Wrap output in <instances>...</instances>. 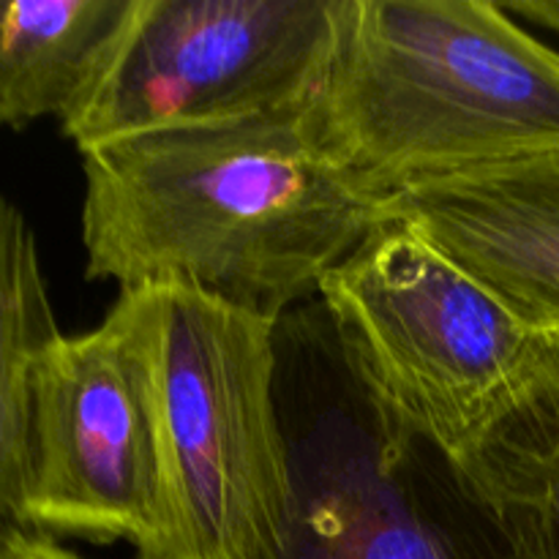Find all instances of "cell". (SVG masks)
I'll list each match as a JSON object with an SVG mask.
<instances>
[{"instance_id":"cell-1","label":"cell","mask_w":559,"mask_h":559,"mask_svg":"<svg viewBox=\"0 0 559 559\" xmlns=\"http://www.w3.org/2000/svg\"><path fill=\"white\" fill-rule=\"evenodd\" d=\"M82 175L87 278L186 284L271 322L388 222L311 107L118 136L82 151Z\"/></svg>"},{"instance_id":"cell-2","label":"cell","mask_w":559,"mask_h":559,"mask_svg":"<svg viewBox=\"0 0 559 559\" xmlns=\"http://www.w3.org/2000/svg\"><path fill=\"white\" fill-rule=\"evenodd\" d=\"M311 120L325 151L388 200L559 147V52L500 0H338Z\"/></svg>"},{"instance_id":"cell-3","label":"cell","mask_w":559,"mask_h":559,"mask_svg":"<svg viewBox=\"0 0 559 559\" xmlns=\"http://www.w3.org/2000/svg\"><path fill=\"white\" fill-rule=\"evenodd\" d=\"M158 404L162 530L136 559H287L298 513L276 322L186 284L136 289Z\"/></svg>"},{"instance_id":"cell-4","label":"cell","mask_w":559,"mask_h":559,"mask_svg":"<svg viewBox=\"0 0 559 559\" xmlns=\"http://www.w3.org/2000/svg\"><path fill=\"white\" fill-rule=\"evenodd\" d=\"M320 295L380 424L445 462L500 413L535 338L478 278L393 218L322 278Z\"/></svg>"},{"instance_id":"cell-5","label":"cell","mask_w":559,"mask_h":559,"mask_svg":"<svg viewBox=\"0 0 559 559\" xmlns=\"http://www.w3.org/2000/svg\"><path fill=\"white\" fill-rule=\"evenodd\" d=\"M336 33L338 0H136L60 131L82 153L140 131L311 107Z\"/></svg>"},{"instance_id":"cell-6","label":"cell","mask_w":559,"mask_h":559,"mask_svg":"<svg viewBox=\"0 0 559 559\" xmlns=\"http://www.w3.org/2000/svg\"><path fill=\"white\" fill-rule=\"evenodd\" d=\"M25 527L52 540H131L136 555L162 530L156 380L136 289L38 360Z\"/></svg>"},{"instance_id":"cell-7","label":"cell","mask_w":559,"mask_h":559,"mask_svg":"<svg viewBox=\"0 0 559 559\" xmlns=\"http://www.w3.org/2000/svg\"><path fill=\"white\" fill-rule=\"evenodd\" d=\"M385 205L530 331H559V147L424 180Z\"/></svg>"},{"instance_id":"cell-8","label":"cell","mask_w":559,"mask_h":559,"mask_svg":"<svg viewBox=\"0 0 559 559\" xmlns=\"http://www.w3.org/2000/svg\"><path fill=\"white\" fill-rule=\"evenodd\" d=\"M448 464L502 559H559V331L535 333L508 402Z\"/></svg>"},{"instance_id":"cell-9","label":"cell","mask_w":559,"mask_h":559,"mask_svg":"<svg viewBox=\"0 0 559 559\" xmlns=\"http://www.w3.org/2000/svg\"><path fill=\"white\" fill-rule=\"evenodd\" d=\"M134 9L136 0H0V126L63 120Z\"/></svg>"},{"instance_id":"cell-10","label":"cell","mask_w":559,"mask_h":559,"mask_svg":"<svg viewBox=\"0 0 559 559\" xmlns=\"http://www.w3.org/2000/svg\"><path fill=\"white\" fill-rule=\"evenodd\" d=\"M36 233L0 194V557L25 527L33 464V380L60 336Z\"/></svg>"},{"instance_id":"cell-11","label":"cell","mask_w":559,"mask_h":559,"mask_svg":"<svg viewBox=\"0 0 559 559\" xmlns=\"http://www.w3.org/2000/svg\"><path fill=\"white\" fill-rule=\"evenodd\" d=\"M287 559H502L500 549L469 551L440 538H431L426 530L393 527L380 533H333L325 538L317 533L309 538L295 530L293 549Z\"/></svg>"},{"instance_id":"cell-12","label":"cell","mask_w":559,"mask_h":559,"mask_svg":"<svg viewBox=\"0 0 559 559\" xmlns=\"http://www.w3.org/2000/svg\"><path fill=\"white\" fill-rule=\"evenodd\" d=\"M0 559H85V557H80L76 551L66 549V546H60L58 540H52V538L25 533V535H20V538H16L9 549H5V555Z\"/></svg>"},{"instance_id":"cell-13","label":"cell","mask_w":559,"mask_h":559,"mask_svg":"<svg viewBox=\"0 0 559 559\" xmlns=\"http://www.w3.org/2000/svg\"><path fill=\"white\" fill-rule=\"evenodd\" d=\"M500 5L511 16L538 22V25L549 27L559 36V0H500Z\"/></svg>"}]
</instances>
